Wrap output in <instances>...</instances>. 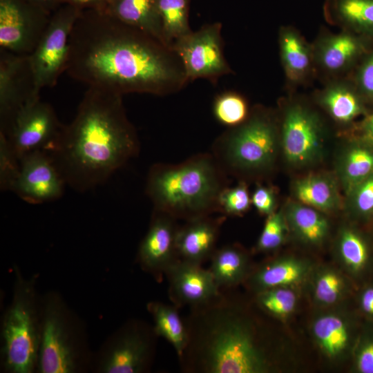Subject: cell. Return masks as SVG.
Segmentation results:
<instances>
[{"instance_id":"29","label":"cell","mask_w":373,"mask_h":373,"mask_svg":"<svg viewBox=\"0 0 373 373\" xmlns=\"http://www.w3.org/2000/svg\"><path fill=\"white\" fill-rule=\"evenodd\" d=\"M153 321V330L157 336L165 338L173 347L178 357L188 343V331L175 305L160 302H151L147 305Z\"/></svg>"},{"instance_id":"44","label":"cell","mask_w":373,"mask_h":373,"mask_svg":"<svg viewBox=\"0 0 373 373\" xmlns=\"http://www.w3.org/2000/svg\"><path fill=\"white\" fill-rule=\"evenodd\" d=\"M61 4L73 6L80 10H105V0H60Z\"/></svg>"},{"instance_id":"39","label":"cell","mask_w":373,"mask_h":373,"mask_svg":"<svg viewBox=\"0 0 373 373\" xmlns=\"http://www.w3.org/2000/svg\"><path fill=\"white\" fill-rule=\"evenodd\" d=\"M344 289V282L335 271H323L317 278L314 287V296L317 301L323 305H332L340 298Z\"/></svg>"},{"instance_id":"42","label":"cell","mask_w":373,"mask_h":373,"mask_svg":"<svg viewBox=\"0 0 373 373\" xmlns=\"http://www.w3.org/2000/svg\"><path fill=\"white\" fill-rule=\"evenodd\" d=\"M355 362L358 372L373 373V334H368L361 341Z\"/></svg>"},{"instance_id":"9","label":"cell","mask_w":373,"mask_h":373,"mask_svg":"<svg viewBox=\"0 0 373 373\" xmlns=\"http://www.w3.org/2000/svg\"><path fill=\"white\" fill-rule=\"evenodd\" d=\"M222 23L204 24L176 41L173 50L180 57L189 82L206 79L216 84L232 70L223 51Z\"/></svg>"},{"instance_id":"34","label":"cell","mask_w":373,"mask_h":373,"mask_svg":"<svg viewBox=\"0 0 373 373\" xmlns=\"http://www.w3.org/2000/svg\"><path fill=\"white\" fill-rule=\"evenodd\" d=\"M257 304L267 312L285 316L295 308L296 296L294 292L285 287H273L256 293Z\"/></svg>"},{"instance_id":"43","label":"cell","mask_w":373,"mask_h":373,"mask_svg":"<svg viewBox=\"0 0 373 373\" xmlns=\"http://www.w3.org/2000/svg\"><path fill=\"white\" fill-rule=\"evenodd\" d=\"M359 304L362 312L373 319V285H370L363 289L359 297Z\"/></svg>"},{"instance_id":"20","label":"cell","mask_w":373,"mask_h":373,"mask_svg":"<svg viewBox=\"0 0 373 373\" xmlns=\"http://www.w3.org/2000/svg\"><path fill=\"white\" fill-rule=\"evenodd\" d=\"M105 10L167 46L157 0H112Z\"/></svg>"},{"instance_id":"19","label":"cell","mask_w":373,"mask_h":373,"mask_svg":"<svg viewBox=\"0 0 373 373\" xmlns=\"http://www.w3.org/2000/svg\"><path fill=\"white\" fill-rule=\"evenodd\" d=\"M361 38L343 32L322 37L313 50L314 61L324 70L340 73L349 68L365 51Z\"/></svg>"},{"instance_id":"1","label":"cell","mask_w":373,"mask_h":373,"mask_svg":"<svg viewBox=\"0 0 373 373\" xmlns=\"http://www.w3.org/2000/svg\"><path fill=\"white\" fill-rule=\"evenodd\" d=\"M65 72L88 88L165 96L189 82L170 47L105 10H82L72 29Z\"/></svg>"},{"instance_id":"8","label":"cell","mask_w":373,"mask_h":373,"mask_svg":"<svg viewBox=\"0 0 373 373\" xmlns=\"http://www.w3.org/2000/svg\"><path fill=\"white\" fill-rule=\"evenodd\" d=\"M81 11L73 6L61 4L52 13L47 28L29 55L38 93L53 87L65 72L72 29Z\"/></svg>"},{"instance_id":"15","label":"cell","mask_w":373,"mask_h":373,"mask_svg":"<svg viewBox=\"0 0 373 373\" xmlns=\"http://www.w3.org/2000/svg\"><path fill=\"white\" fill-rule=\"evenodd\" d=\"M20 171L12 192L30 204H43L61 198L66 184L50 155L37 151L20 157Z\"/></svg>"},{"instance_id":"22","label":"cell","mask_w":373,"mask_h":373,"mask_svg":"<svg viewBox=\"0 0 373 373\" xmlns=\"http://www.w3.org/2000/svg\"><path fill=\"white\" fill-rule=\"evenodd\" d=\"M210 258L209 271L220 290L229 289L249 276V257L238 245L216 249Z\"/></svg>"},{"instance_id":"37","label":"cell","mask_w":373,"mask_h":373,"mask_svg":"<svg viewBox=\"0 0 373 373\" xmlns=\"http://www.w3.org/2000/svg\"><path fill=\"white\" fill-rule=\"evenodd\" d=\"M286 222L283 209L267 216L257 242L256 249L259 251H270L280 246L285 238Z\"/></svg>"},{"instance_id":"41","label":"cell","mask_w":373,"mask_h":373,"mask_svg":"<svg viewBox=\"0 0 373 373\" xmlns=\"http://www.w3.org/2000/svg\"><path fill=\"white\" fill-rule=\"evenodd\" d=\"M357 90L363 97L373 100V51L360 66L356 76Z\"/></svg>"},{"instance_id":"18","label":"cell","mask_w":373,"mask_h":373,"mask_svg":"<svg viewBox=\"0 0 373 373\" xmlns=\"http://www.w3.org/2000/svg\"><path fill=\"white\" fill-rule=\"evenodd\" d=\"M226 216H202L178 228L176 247L179 258L201 265L213 254L220 228Z\"/></svg>"},{"instance_id":"4","label":"cell","mask_w":373,"mask_h":373,"mask_svg":"<svg viewBox=\"0 0 373 373\" xmlns=\"http://www.w3.org/2000/svg\"><path fill=\"white\" fill-rule=\"evenodd\" d=\"M227 175L212 153H200L178 164L152 165L145 192L154 210L187 221L218 212Z\"/></svg>"},{"instance_id":"14","label":"cell","mask_w":373,"mask_h":373,"mask_svg":"<svg viewBox=\"0 0 373 373\" xmlns=\"http://www.w3.org/2000/svg\"><path fill=\"white\" fill-rule=\"evenodd\" d=\"M280 144L287 161L294 166L314 162L322 153L323 128L318 116L299 104L284 112Z\"/></svg>"},{"instance_id":"3","label":"cell","mask_w":373,"mask_h":373,"mask_svg":"<svg viewBox=\"0 0 373 373\" xmlns=\"http://www.w3.org/2000/svg\"><path fill=\"white\" fill-rule=\"evenodd\" d=\"M226 290L191 307L185 323L188 343L179 356L182 370L195 373H264L271 361L255 324Z\"/></svg>"},{"instance_id":"25","label":"cell","mask_w":373,"mask_h":373,"mask_svg":"<svg viewBox=\"0 0 373 373\" xmlns=\"http://www.w3.org/2000/svg\"><path fill=\"white\" fill-rule=\"evenodd\" d=\"M283 211L288 225L302 241L318 245L326 238L329 223L321 211L298 201H290Z\"/></svg>"},{"instance_id":"40","label":"cell","mask_w":373,"mask_h":373,"mask_svg":"<svg viewBox=\"0 0 373 373\" xmlns=\"http://www.w3.org/2000/svg\"><path fill=\"white\" fill-rule=\"evenodd\" d=\"M251 199V204L259 213L269 216L275 211L276 194L271 186L258 184Z\"/></svg>"},{"instance_id":"28","label":"cell","mask_w":373,"mask_h":373,"mask_svg":"<svg viewBox=\"0 0 373 373\" xmlns=\"http://www.w3.org/2000/svg\"><path fill=\"white\" fill-rule=\"evenodd\" d=\"M307 269L302 261L292 258H281L268 262L249 275V283L257 292L278 287H285L300 282Z\"/></svg>"},{"instance_id":"24","label":"cell","mask_w":373,"mask_h":373,"mask_svg":"<svg viewBox=\"0 0 373 373\" xmlns=\"http://www.w3.org/2000/svg\"><path fill=\"white\" fill-rule=\"evenodd\" d=\"M336 171L338 178L347 194L373 174V146L364 140L352 142L341 155Z\"/></svg>"},{"instance_id":"2","label":"cell","mask_w":373,"mask_h":373,"mask_svg":"<svg viewBox=\"0 0 373 373\" xmlns=\"http://www.w3.org/2000/svg\"><path fill=\"white\" fill-rule=\"evenodd\" d=\"M140 150L122 95L88 88L74 119L48 153L66 184L79 192L106 182Z\"/></svg>"},{"instance_id":"10","label":"cell","mask_w":373,"mask_h":373,"mask_svg":"<svg viewBox=\"0 0 373 373\" xmlns=\"http://www.w3.org/2000/svg\"><path fill=\"white\" fill-rule=\"evenodd\" d=\"M153 327L131 321L122 326L104 345L97 361L102 373H142L151 363L154 350Z\"/></svg>"},{"instance_id":"12","label":"cell","mask_w":373,"mask_h":373,"mask_svg":"<svg viewBox=\"0 0 373 373\" xmlns=\"http://www.w3.org/2000/svg\"><path fill=\"white\" fill-rule=\"evenodd\" d=\"M52 106L37 98L23 107L4 134L19 158L37 151L50 152L64 127Z\"/></svg>"},{"instance_id":"23","label":"cell","mask_w":373,"mask_h":373,"mask_svg":"<svg viewBox=\"0 0 373 373\" xmlns=\"http://www.w3.org/2000/svg\"><path fill=\"white\" fill-rule=\"evenodd\" d=\"M294 195L300 202L321 211H331L341 203L337 181L325 173L309 175L297 180Z\"/></svg>"},{"instance_id":"38","label":"cell","mask_w":373,"mask_h":373,"mask_svg":"<svg viewBox=\"0 0 373 373\" xmlns=\"http://www.w3.org/2000/svg\"><path fill=\"white\" fill-rule=\"evenodd\" d=\"M346 204L356 216L373 214V174L352 188L347 194Z\"/></svg>"},{"instance_id":"7","label":"cell","mask_w":373,"mask_h":373,"mask_svg":"<svg viewBox=\"0 0 373 373\" xmlns=\"http://www.w3.org/2000/svg\"><path fill=\"white\" fill-rule=\"evenodd\" d=\"M41 306V332L37 363L40 373H76L86 362L84 343L75 317L55 293Z\"/></svg>"},{"instance_id":"26","label":"cell","mask_w":373,"mask_h":373,"mask_svg":"<svg viewBox=\"0 0 373 373\" xmlns=\"http://www.w3.org/2000/svg\"><path fill=\"white\" fill-rule=\"evenodd\" d=\"M325 12L348 30L373 36V0H326Z\"/></svg>"},{"instance_id":"33","label":"cell","mask_w":373,"mask_h":373,"mask_svg":"<svg viewBox=\"0 0 373 373\" xmlns=\"http://www.w3.org/2000/svg\"><path fill=\"white\" fill-rule=\"evenodd\" d=\"M216 119L228 128L236 127L250 115L246 99L235 91H224L216 96L213 103Z\"/></svg>"},{"instance_id":"6","label":"cell","mask_w":373,"mask_h":373,"mask_svg":"<svg viewBox=\"0 0 373 373\" xmlns=\"http://www.w3.org/2000/svg\"><path fill=\"white\" fill-rule=\"evenodd\" d=\"M10 304L1 325V359L10 373L37 370L41 332L39 307L34 278H24L18 269Z\"/></svg>"},{"instance_id":"47","label":"cell","mask_w":373,"mask_h":373,"mask_svg":"<svg viewBox=\"0 0 373 373\" xmlns=\"http://www.w3.org/2000/svg\"><path fill=\"white\" fill-rule=\"evenodd\" d=\"M106 1V6L108 3H110L112 0H105Z\"/></svg>"},{"instance_id":"45","label":"cell","mask_w":373,"mask_h":373,"mask_svg":"<svg viewBox=\"0 0 373 373\" xmlns=\"http://www.w3.org/2000/svg\"><path fill=\"white\" fill-rule=\"evenodd\" d=\"M363 140L373 146V113L367 116L362 124Z\"/></svg>"},{"instance_id":"30","label":"cell","mask_w":373,"mask_h":373,"mask_svg":"<svg viewBox=\"0 0 373 373\" xmlns=\"http://www.w3.org/2000/svg\"><path fill=\"white\" fill-rule=\"evenodd\" d=\"M313 333L323 351L331 358L343 353L350 344L348 324L343 318L334 314L318 317L313 325Z\"/></svg>"},{"instance_id":"16","label":"cell","mask_w":373,"mask_h":373,"mask_svg":"<svg viewBox=\"0 0 373 373\" xmlns=\"http://www.w3.org/2000/svg\"><path fill=\"white\" fill-rule=\"evenodd\" d=\"M169 296L177 307H196L209 302L220 290L209 269L179 259L165 273Z\"/></svg>"},{"instance_id":"17","label":"cell","mask_w":373,"mask_h":373,"mask_svg":"<svg viewBox=\"0 0 373 373\" xmlns=\"http://www.w3.org/2000/svg\"><path fill=\"white\" fill-rule=\"evenodd\" d=\"M175 220L165 213L154 210L149 230L140 243V264L155 276L165 274L180 259L176 247L178 227Z\"/></svg>"},{"instance_id":"21","label":"cell","mask_w":373,"mask_h":373,"mask_svg":"<svg viewBox=\"0 0 373 373\" xmlns=\"http://www.w3.org/2000/svg\"><path fill=\"white\" fill-rule=\"evenodd\" d=\"M280 54L287 79L294 83L309 75L314 61L313 50L291 27H283L279 34Z\"/></svg>"},{"instance_id":"35","label":"cell","mask_w":373,"mask_h":373,"mask_svg":"<svg viewBox=\"0 0 373 373\" xmlns=\"http://www.w3.org/2000/svg\"><path fill=\"white\" fill-rule=\"evenodd\" d=\"M251 204L248 186L240 181L233 187L226 186L218 198V212L224 216H241L247 212Z\"/></svg>"},{"instance_id":"11","label":"cell","mask_w":373,"mask_h":373,"mask_svg":"<svg viewBox=\"0 0 373 373\" xmlns=\"http://www.w3.org/2000/svg\"><path fill=\"white\" fill-rule=\"evenodd\" d=\"M51 15L29 0H0V49L30 55Z\"/></svg>"},{"instance_id":"32","label":"cell","mask_w":373,"mask_h":373,"mask_svg":"<svg viewBox=\"0 0 373 373\" xmlns=\"http://www.w3.org/2000/svg\"><path fill=\"white\" fill-rule=\"evenodd\" d=\"M166 44H173L193 30L189 22L190 0H157ZM173 49V48H172Z\"/></svg>"},{"instance_id":"27","label":"cell","mask_w":373,"mask_h":373,"mask_svg":"<svg viewBox=\"0 0 373 373\" xmlns=\"http://www.w3.org/2000/svg\"><path fill=\"white\" fill-rule=\"evenodd\" d=\"M319 102L336 122L341 124H348L365 113L361 94L345 83L326 87L319 95Z\"/></svg>"},{"instance_id":"5","label":"cell","mask_w":373,"mask_h":373,"mask_svg":"<svg viewBox=\"0 0 373 373\" xmlns=\"http://www.w3.org/2000/svg\"><path fill=\"white\" fill-rule=\"evenodd\" d=\"M279 142L271 114L256 107L245 122L229 128L216 139L212 155L227 175L260 177L273 167Z\"/></svg>"},{"instance_id":"31","label":"cell","mask_w":373,"mask_h":373,"mask_svg":"<svg viewBox=\"0 0 373 373\" xmlns=\"http://www.w3.org/2000/svg\"><path fill=\"white\" fill-rule=\"evenodd\" d=\"M338 250L347 269L354 275L364 273L370 262V249L365 237L353 228H344L340 233Z\"/></svg>"},{"instance_id":"36","label":"cell","mask_w":373,"mask_h":373,"mask_svg":"<svg viewBox=\"0 0 373 373\" xmlns=\"http://www.w3.org/2000/svg\"><path fill=\"white\" fill-rule=\"evenodd\" d=\"M20 158L8 137L0 132V188L12 191L20 171Z\"/></svg>"},{"instance_id":"13","label":"cell","mask_w":373,"mask_h":373,"mask_svg":"<svg viewBox=\"0 0 373 373\" xmlns=\"http://www.w3.org/2000/svg\"><path fill=\"white\" fill-rule=\"evenodd\" d=\"M39 97L29 55L0 49V132L6 134L20 110Z\"/></svg>"},{"instance_id":"46","label":"cell","mask_w":373,"mask_h":373,"mask_svg":"<svg viewBox=\"0 0 373 373\" xmlns=\"http://www.w3.org/2000/svg\"><path fill=\"white\" fill-rule=\"evenodd\" d=\"M29 1L50 15L53 12H55L61 5L60 0H29Z\"/></svg>"}]
</instances>
